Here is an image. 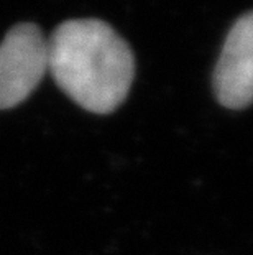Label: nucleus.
<instances>
[{"instance_id":"obj_1","label":"nucleus","mask_w":253,"mask_h":255,"mask_svg":"<svg viewBox=\"0 0 253 255\" xmlns=\"http://www.w3.org/2000/svg\"><path fill=\"white\" fill-rule=\"evenodd\" d=\"M48 69L58 88L79 107L110 114L127 99L135 78L128 43L97 18L63 21L48 40Z\"/></svg>"},{"instance_id":"obj_2","label":"nucleus","mask_w":253,"mask_h":255,"mask_svg":"<svg viewBox=\"0 0 253 255\" xmlns=\"http://www.w3.org/2000/svg\"><path fill=\"white\" fill-rule=\"evenodd\" d=\"M48 71V40L35 23H18L0 41V111L33 94Z\"/></svg>"},{"instance_id":"obj_3","label":"nucleus","mask_w":253,"mask_h":255,"mask_svg":"<svg viewBox=\"0 0 253 255\" xmlns=\"http://www.w3.org/2000/svg\"><path fill=\"white\" fill-rule=\"evenodd\" d=\"M212 89L225 109L242 111L253 104V10L227 33L214 68Z\"/></svg>"}]
</instances>
